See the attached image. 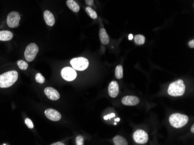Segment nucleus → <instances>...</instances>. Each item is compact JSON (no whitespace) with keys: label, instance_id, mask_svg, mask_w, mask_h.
<instances>
[{"label":"nucleus","instance_id":"f257e3e1","mask_svg":"<svg viewBox=\"0 0 194 145\" xmlns=\"http://www.w3.org/2000/svg\"><path fill=\"white\" fill-rule=\"evenodd\" d=\"M18 73L16 71H8L0 75V88H8L12 86L18 80Z\"/></svg>","mask_w":194,"mask_h":145},{"label":"nucleus","instance_id":"f03ea898","mask_svg":"<svg viewBox=\"0 0 194 145\" xmlns=\"http://www.w3.org/2000/svg\"><path fill=\"white\" fill-rule=\"evenodd\" d=\"M186 86L181 79L172 83L168 88V94L173 97H180L185 93Z\"/></svg>","mask_w":194,"mask_h":145},{"label":"nucleus","instance_id":"7ed1b4c3","mask_svg":"<svg viewBox=\"0 0 194 145\" xmlns=\"http://www.w3.org/2000/svg\"><path fill=\"white\" fill-rule=\"evenodd\" d=\"M169 122L172 127L176 128H180L188 123V117L180 113H174L170 116Z\"/></svg>","mask_w":194,"mask_h":145},{"label":"nucleus","instance_id":"20e7f679","mask_svg":"<svg viewBox=\"0 0 194 145\" xmlns=\"http://www.w3.org/2000/svg\"><path fill=\"white\" fill-rule=\"evenodd\" d=\"M70 64L75 70L84 71L88 68L89 61L86 58L80 57L72 59L70 61Z\"/></svg>","mask_w":194,"mask_h":145},{"label":"nucleus","instance_id":"39448f33","mask_svg":"<svg viewBox=\"0 0 194 145\" xmlns=\"http://www.w3.org/2000/svg\"><path fill=\"white\" fill-rule=\"evenodd\" d=\"M38 52V47L34 43H31L27 45L24 51V57L28 62L33 61L36 57Z\"/></svg>","mask_w":194,"mask_h":145},{"label":"nucleus","instance_id":"423d86ee","mask_svg":"<svg viewBox=\"0 0 194 145\" xmlns=\"http://www.w3.org/2000/svg\"><path fill=\"white\" fill-rule=\"evenodd\" d=\"M21 20V16L18 12L12 11L10 12L7 16V23L8 26L12 29L16 28L19 25Z\"/></svg>","mask_w":194,"mask_h":145},{"label":"nucleus","instance_id":"0eeeda50","mask_svg":"<svg viewBox=\"0 0 194 145\" xmlns=\"http://www.w3.org/2000/svg\"><path fill=\"white\" fill-rule=\"evenodd\" d=\"M148 135L145 131L137 130L133 135V139L138 144H145L148 141Z\"/></svg>","mask_w":194,"mask_h":145},{"label":"nucleus","instance_id":"6e6552de","mask_svg":"<svg viewBox=\"0 0 194 145\" xmlns=\"http://www.w3.org/2000/svg\"><path fill=\"white\" fill-rule=\"evenodd\" d=\"M62 77L66 81H73L77 77V73L75 69L70 67H65L61 71Z\"/></svg>","mask_w":194,"mask_h":145},{"label":"nucleus","instance_id":"1a4fd4ad","mask_svg":"<svg viewBox=\"0 0 194 145\" xmlns=\"http://www.w3.org/2000/svg\"><path fill=\"white\" fill-rule=\"evenodd\" d=\"M44 93L47 97L52 101H57L60 99V94L59 92L56 89L52 87H46L44 89Z\"/></svg>","mask_w":194,"mask_h":145},{"label":"nucleus","instance_id":"9d476101","mask_svg":"<svg viewBox=\"0 0 194 145\" xmlns=\"http://www.w3.org/2000/svg\"><path fill=\"white\" fill-rule=\"evenodd\" d=\"M45 115L48 119L53 122H58L62 117L59 112L53 109H47L45 111Z\"/></svg>","mask_w":194,"mask_h":145},{"label":"nucleus","instance_id":"9b49d317","mask_svg":"<svg viewBox=\"0 0 194 145\" xmlns=\"http://www.w3.org/2000/svg\"><path fill=\"white\" fill-rule=\"evenodd\" d=\"M140 98L135 96H126L122 98L121 102L126 106H135L140 103Z\"/></svg>","mask_w":194,"mask_h":145},{"label":"nucleus","instance_id":"f8f14e48","mask_svg":"<svg viewBox=\"0 0 194 145\" xmlns=\"http://www.w3.org/2000/svg\"><path fill=\"white\" fill-rule=\"evenodd\" d=\"M119 93V85L116 81H112L108 87V93L112 98H116Z\"/></svg>","mask_w":194,"mask_h":145},{"label":"nucleus","instance_id":"ddd939ff","mask_svg":"<svg viewBox=\"0 0 194 145\" xmlns=\"http://www.w3.org/2000/svg\"><path fill=\"white\" fill-rule=\"evenodd\" d=\"M44 19L45 20L46 24L49 26L52 27L54 24H55V17L53 16V15L52 14V13L48 11V10H46L44 12Z\"/></svg>","mask_w":194,"mask_h":145},{"label":"nucleus","instance_id":"4468645a","mask_svg":"<svg viewBox=\"0 0 194 145\" xmlns=\"http://www.w3.org/2000/svg\"><path fill=\"white\" fill-rule=\"evenodd\" d=\"M13 34L12 32L7 30L0 31V41H8L12 39Z\"/></svg>","mask_w":194,"mask_h":145},{"label":"nucleus","instance_id":"2eb2a0df","mask_svg":"<svg viewBox=\"0 0 194 145\" xmlns=\"http://www.w3.org/2000/svg\"><path fill=\"white\" fill-rule=\"evenodd\" d=\"M101 42L104 45H107L109 42V37L108 36L105 29H101L99 32Z\"/></svg>","mask_w":194,"mask_h":145},{"label":"nucleus","instance_id":"dca6fc26","mask_svg":"<svg viewBox=\"0 0 194 145\" xmlns=\"http://www.w3.org/2000/svg\"><path fill=\"white\" fill-rule=\"evenodd\" d=\"M66 4L68 8L74 12H78L80 9L79 5L74 0H67Z\"/></svg>","mask_w":194,"mask_h":145},{"label":"nucleus","instance_id":"f3484780","mask_svg":"<svg viewBox=\"0 0 194 145\" xmlns=\"http://www.w3.org/2000/svg\"><path fill=\"white\" fill-rule=\"evenodd\" d=\"M113 142L115 145H127V140L121 136L116 135L113 138Z\"/></svg>","mask_w":194,"mask_h":145},{"label":"nucleus","instance_id":"a211bd4d","mask_svg":"<svg viewBox=\"0 0 194 145\" xmlns=\"http://www.w3.org/2000/svg\"><path fill=\"white\" fill-rule=\"evenodd\" d=\"M115 76L118 79H121L123 77V70L121 65H118L115 69Z\"/></svg>","mask_w":194,"mask_h":145},{"label":"nucleus","instance_id":"6ab92c4d","mask_svg":"<svg viewBox=\"0 0 194 145\" xmlns=\"http://www.w3.org/2000/svg\"><path fill=\"white\" fill-rule=\"evenodd\" d=\"M86 12L91 18H92L93 19H97V17H98L97 12L94 10H93L91 8L89 7V6L87 7L86 8Z\"/></svg>","mask_w":194,"mask_h":145},{"label":"nucleus","instance_id":"aec40b11","mask_svg":"<svg viewBox=\"0 0 194 145\" xmlns=\"http://www.w3.org/2000/svg\"><path fill=\"white\" fill-rule=\"evenodd\" d=\"M134 42H135V44H137V45H141L145 43V38L142 35H140V34L136 35L134 37Z\"/></svg>","mask_w":194,"mask_h":145},{"label":"nucleus","instance_id":"412c9836","mask_svg":"<svg viewBox=\"0 0 194 145\" xmlns=\"http://www.w3.org/2000/svg\"><path fill=\"white\" fill-rule=\"evenodd\" d=\"M17 64L18 65L19 68L21 70H26L28 68V63L23 60H18L17 62Z\"/></svg>","mask_w":194,"mask_h":145},{"label":"nucleus","instance_id":"4be33fe9","mask_svg":"<svg viewBox=\"0 0 194 145\" xmlns=\"http://www.w3.org/2000/svg\"><path fill=\"white\" fill-rule=\"evenodd\" d=\"M45 80L44 77L42 75L41 73H38L36 75V81L38 83L43 84L45 82Z\"/></svg>","mask_w":194,"mask_h":145},{"label":"nucleus","instance_id":"5701e85b","mask_svg":"<svg viewBox=\"0 0 194 145\" xmlns=\"http://www.w3.org/2000/svg\"><path fill=\"white\" fill-rule=\"evenodd\" d=\"M84 143V138L82 135H78L76 139V145H83Z\"/></svg>","mask_w":194,"mask_h":145},{"label":"nucleus","instance_id":"b1692460","mask_svg":"<svg viewBox=\"0 0 194 145\" xmlns=\"http://www.w3.org/2000/svg\"><path fill=\"white\" fill-rule=\"evenodd\" d=\"M24 123L26 124V125L27 126V127L29 128L33 129L34 128V124L29 118H26L24 120Z\"/></svg>","mask_w":194,"mask_h":145},{"label":"nucleus","instance_id":"393cba45","mask_svg":"<svg viewBox=\"0 0 194 145\" xmlns=\"http://www.w3.org/2000/svg\"><path fill=\"white\" fill-rule=\"evenodd\" d=\"M85 2L89 6H92L94 4V0H85Z\"/></svg>","mask_w":194,"mask_h":145},{"label":"nucleus","instance_id":"a878e982","mask_svg":"<svg viewBox=\"0 0 194 145\" xmlns=\"http://www.w3.org/2000/svg\"><path fill=\"white\" fill-rule=\"evenodd\" d=\"M188 46L190 48H194V39H192L191 41H190L188 42Z\"/></svg>","mask_w":194,"mask_h":145},{"label":"nucleus","instance_id":"bb28decb","mask_svg":"<svg viewBox=\"0 0 194 145\" xmlns=\"http://www.w3.org/2000/svg\"><path fill=\"white\" fill-rule=\"evenodd\" d=\"M115 116V115L114 113H112V114H110V115H108V116H105L104 119H105V120H106V119H108L109 118H111V117H114V116Z\"/></svg>","mask_w":194,"mask_h":145},{"label":"nucleus","instance_id":"cd10ccee","mask_svg":"<svg viewBox=\"0 0 194 145\" xmlns=\"http://www.w3.org/2000/svg\"><path fill=\"white\" fill-rule=\"evenodd\" d=\"M51 145H65V144L60 142H55V143H53L52 144H51Z\"/></svg>","mask_w":194,"mask_h":145},{"label":"nucleus","instance_id":"c85d7f7f","mask_svg":"<svg viewBox=\"0 0 194 145\" xmlns=\"http://www.w3.org/2000/svg\"><path fill=\"white\" fill-rule=\"evenodd\" d=\"M133 36L132 34H130V35H128V39H129V40L133 39Z\"/></svg>","mask_w":194,"mask_h":145},{"label":"nucleus","instance_id":"c756f323","mask_svg":"<svg viewBox=\"0 0 194 145\" xmlns=\"http://www.w3.org/2000/svg\"><path fill=\"white\" fill-rule=\"evenodd\" d=\"M191 132H192V133H194V125H192V127H191Z\"/></svg>","mask_w":194,"mask_h":145},{"label":"nucleus","instance_id":"7c9ffc66","mask_svg":"<svg viewBox=\"0 0 194 145\" xmlns=\"http://www.w3.org/2000/svg\"><path fill=\"white\" fill-rule=\"evenodd\" d=\"M119 120H120V119H119V118L115 120V121H117V122H119Z\"/></svg>","mask_w":194,"mask_h":145}]
</instances>
